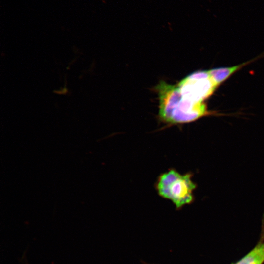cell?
<instances>
[{"mask_svg": "<svg viewBox=\"0 0 264 264\" xmlns=\"http://www.w3.org/2000/svg\"><path fill=\"white\" fill-rule=\"evenodd\" d=\"M192 177L191 173L181 174L171 168L158 176L155 188L160 197L170 200L176 209H180L194 201L197 186Z\"/></svg>", "mask_w": 264, "mask_h": 264, "instance_id": "obj_2", "label": "cell"}, {"mask_svg": "<svg viewBox=\"0 0 264 264\" xmlns=\"http://www.w3.org/2000/svg\"><path fill=\"white\" fill-rule=\"evenodd\" d=\"M177 86L184 98L196 103L203 102L216 88L208 71L193 72L182 79Z\"/></svg>", "mask_w": 264, "mask_h": 264, "instance_id": "obj_3", "label": "cell"}, {"mask_svg": "<svg viewBox=\"0 0 264 264\" xmlns=\"http://www.w3.org/2000/svg\"><path fill=\"white\" fill-rule=\"evenodd\" d=\"M250 62H245L230 67H223L210 69L208 71L210 78L214 85L217 87L224 82L235 72Z\"/></svg>", "mask_w": 264, "mask_h": 264, "instance_id": "obj_4", "label": "cell"}, {"mask_svg": "<svg viewBox=\"0 0 264 264\" xmlns=\"http://www.w3.org/2000/svg\"><path fill=\"white\" fill-rule=\"evenodd\" d=\"M264 261V242L259 243L250 253L235 264H252Z\"/></svg>", "mask_w": 264, "mask_h": 264, "instance_id": "obj_5", "label": "cell"}, {"mask_svg": "<svg viewBox=\"0 0 264 264\" xmlns=\"http://www.w3.org/2000/svg\"><path fill=\"white\" fill-rule=\"evenodd\" d=\"M262 263H263L261 262H257L254 263L252 264H262Z\"/></svg>", "mask_w": 264, "mask_h": 264, "instance_id": "obj_6", "label": "cell"}, {"mask_svg": "<svg viewBox=\"0 0 264 264\" xmlns=\"http://www.w3.org/2000/svg\"><path fill=\"white\" fill-rule=\"evenodd\" d=\"M159 98V119L164 123H188L208 115L206 105L184 98L177 85L161 81L156 86Z\"/></svg>", "mask_w": 264, "mask_h": 264, "instance_id": "obj_1", "label": "cell"}]
</instances>
